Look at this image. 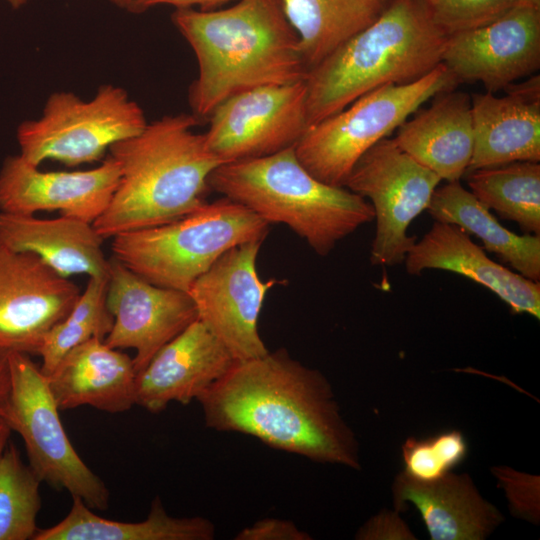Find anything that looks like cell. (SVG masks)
I'll use <instances>...</instances> for the list:
<instances>
[{"label":"cell","instance_id":"1","mask_svg":"<svg viewBox=\"0 0 540 540\" xmlns=\"http://www.w3.org/2000/svg\"><path fill=\"white\" fill-rule=\"evenodd\" d=\"M197 401L210 429L249 435L315 462L361 469L358 439L331 383L284 348L236 360Z\"/></svg>","mask_w":540,"mask_h":540},{"label":"cell","instance_id":"2","mask_svg":"<svg viewBox=\"0 0 540 540\" xmlns=\"http://www.w3.org/2000/svg\"><path fill=\"white\" fill-rule=\"evenodd\" d=\"M171 19L197 59L198 76L188 98L200 120L235 94L297 82L308 74L282 0H238L219 10L175 9Z\"/></svg>","mask_w":540,"mask_h":540},{"label":"cell","instance_id":"3","mask_svg":"<svg viewBox=\"0 0 540 540\" xmlns=\"http://www.w3.org/2000/svg\"><path fill=\"white\" fill-rule=\"evenodd\" d=\"M200 121L192 113L166 115L109 148L119 182L92 223L104 239L169 223L207 202L209 176L224 162L194 132Z\"/></svg>","mask_w":540,"mask_h":540},{"label":"cell","instance_id":"4","mask_svg":"<svg viewBox=\"0 0 540 540\" xmlns=\"http://www.w3.org/2000/svg\"><path fill=\"white\" fill-rule=\"evenodd\" d=\"M448 38L425 0H388L370 25L308 71V127L380 86L422 78L442 63Z\"/></svg>","mask_w":540,"mask_h":540},{"label":"cell","instance_id":"5","mask_svg":"<svg viewBox=\"0 0 540 540\" xmlns=\"http://www.w3.org/2000/svg\"><path fill=\"white\" fill-rule=\"evenodd\" d=\"M208 185L269 225L288 226L320 256L374 221L373 207L365 198L319 181L300 163L294 147L223 163L210 174Z\"/></svg>","mask_w":540,"mask_h":540},{"label":"cell","instance_id":"6","mask_svg":"<svg viewBox=\"0 0 540 540\" xmlns=\"http://www.w3.org/2000/svg\"><path fill=\"white\" fill-rule=\"evenodd\" d=\"M269 224L223 197L169 223L112 237L113 257L157 286L187 292L230 248L264 241Z\"/></svg>","mask_w":540,"mask_h":540},{"label":"cell","instance_id":"7","mask_svg":"<svg viewBox=\"0 0 540 540\" xmlns=\"http://www.w3.org/2000/svg\"><path fill=\"white\" fill-rule=\"evenodd\" d=\"M459 81L440 63L408 84H387L341 111L310 125L294 146L300 163L319 181L344 184L360 157L397 129L430 98L454 90Z\"/></svg>","mask_w":540,"mask_h":540},{"label":"cell","instance_id":"8","mask_svg":"<svg viewBox=\"0 0 540 540\" xmlns=\"http://www.w3.org/2000/svg\"><path fill=\"white\" fill-rule=\"evenodd\" d=\"M147 123L142 108L121 87L101 85L90 100L58 91L48 97L39 118L18 126L19 154L38 167L46 160L68 167L93 163Z\"/></svg>","mask_w":540,"mask_h":540},{"label":"cell","instance_id":"9","mask_svg":"<svg viewBox=\"0 0 540 540\" xmlns=\"http://www.w3.org/2000/svg\"><path fill=\"white\" fill-rule=\"evenodd\" d=\"M8 359L11 385L0 415L21 436L30 467L42 482L67 491L93 510H106L109 490L71 444L47 376L29 354L11 351Z\"/></svg>","mask_w":540,"mask_h":540},{"label":"cell","instance_id":"10","mask_svg":"<svg viewBox=\"0 0 540 540\" xmlns=\"http://www.w3.org/2000/svg\"><path fill=\"white\" fill-rule=\"evenodd\" d=\"M442 179L401 150L394 139L383 138L356 162L344 187L368 198L376 232L371 245L372 265L403 263L415 236L413 220L428 209Z\"/></svg>","mask_w":540,"mask_h":540},{"label":"cell","instance_id":"11","mask_svg":"<svg viewBox=\"0 0 540 540\" xmlns=\"http://www.w3.org/2000/svg\"><path fill=\"white\" fill-rule=\"evenodd\" d=\"M208 120L206 144L224 163L294 147L308 128L305 79L235 94L219 104Z\"/></svg>","mask_w":540,"mask_h":540},{"label":"cell","instance_id":"12","mask_svg":"<svg viewBox=\"0 0 540 540\" xmlns=\"http://www.w3.org/2000/svg\"><path fill=\"white\" fill-rule=\"evenodd\" d=\"M262 243L250 241L230 248L187 291L198 319L235 360L256 358L269 351L260 337L258 319L267 292L280 281L264 282L257 273Z\"/></svg>","mask_w":540,"mask_h":540},{"label":"cell","instance_id":"13","mask_svg":"<svg viewBox=\"0 0 540 540\" xmlns=\"http://www.w3.org/2000/svg\"><path fill=\"white\" fill-rule=\"evenodd\" d=\"M79 295L76 284L38 256L0 241V348L37 354L45 335Z\"/></svg>","mask_w":540,"mask_h":540},{"label":"cell","instance_id":"14","mask_svg":"<svg viewBox=\"0 0 540 540\" xmlns=\"http://www.w3.org/2000/svg\"><path fill=\"white\" fill-rule=\"evenodd\" d=\"M109 260L106 306L113 325L104 342L115 349H134L137 374L198 319L197 310L187 292L152 284L113 256Z\"/></svg>","mask_w":540,"mask_h":540},{"label":"cell","instance_id":"15","mask_svg":"<svg viewBox=\"0 0 540 540\" xmlns=\"http://www.w3.org/2000/svg\"><path fill=\"white\" fill-rule=\"evenodd\" d=\"M442 63L461 82L505 89L540 68V8L519 4L485 26L449 35Z\"/></svg>","mask_w":540,"mask_h":540},{"label":"cell","instance_id":"16","mask_svg":"<svg viewBox=\"0 0 540 540\" xmlns=\"http://www.w3.org/2000/svg\"><path fill=\"white\" fill-rule=\"evenodd\" d=\"M119 167L108 155L101 165L80 171H41L20 154L0 169V211L34 215L58 211L93 223L107 208L119 182Z\"/></svg>","mask_w":540,"mask_h":540},{"label":"cell","instance_id":"17","mask_svg":"<svg viewBox=\"0 0 540 540\" xmlns=\"http://www.w3.org/2000/svg\"><path fill=\"white\" fill-rule=\"evenodd\" d=\"M235 361L197 319L136 374V405L151 413L165 410L171 402L187 405L221 379Z\"/></svg>","mask_w":540,"mask_h":540},{"label":"cell","instance_id":"18","mask_svg":"<svg viewBox=\"0 0 540 540\" xmlns=\"http://www.w3.org/2000/svg\"><path fill=\"white\" fill-rule=\"evenodd\" d=\"M471 96L474 146L468 172L513 162L540 161V77Z\"/></svg>","mask_w":540,"mask_h":540},{"label":"cell","instance_id":"19","mask_svg":"<svg viewBox=\"0 0 540 540\" xmlns=\"http://www.w3.org/2000/svg\"><path fill=\"white\" fill-rule=\"evenodd\" d=\"M404 262L411 275L428 269L463 275L492 291L513 314L540 318V283L490 259L483 247L456 225L435 221L413 244Z\"/></svg>","mask_w":540,"mask_h":540},{"label":"cell","instance_id":"20","mask_svg":"<svg viewBox=\"0 0 540 540\" xmlns=\"http://www.w3.org/2000/svg\"><path fill=\"white\" fill-rule=\"evenodd\" d=\"M394 509L418 510L432 540H483L504 516L478 490L469 474L453 471L433 482H419L403 471L392 484Z\"/></svg>","mask_w":540,"mask_h":540},{"label":"cell","instance_id":"21","mask_svg":"<svg viewBox=\"0 0 540 540\" xmlns=\"http://www.w3.org/2000/svg\"><path fill=\"white\" fill-rule=\"evenodd\" d=\"M47 380L60 411L88 405L121 413L136 405L133 358L97 337L68 351Z\"/></svg>","mask_w":540,"mask_h":540},{"label":"cell","instance_id":"22","mask_svg":"<svg viewBox=\"0 0 540 540\" xmlns=\"http://www.w3.org/2000/svg\"><path fill=\"white\" fill-rule=\"evenodd\" d=\"M0 241L12 250L38 256L64 277L85 274L108 279L110 260L102 249L104 238L92 223L62 215L44 219L0 211Z\"/></svg>","mask_w":540,"mask_h":540},{"label":"cell","instance_id":"23","mask_svg":"<svg viewBox=\"0 0 540 540\" xmlns=\"http://www.w3.org/2000/svg\"><path fill=\"white\" fill-rule=\"evenodd\" d=\"M394 141L442 180L460 181L474 146L471 97L454 90L436 95L428 108L397 128Z\"/></svg>","mask_w":540,"mask_h":540},{"label":"cell","instance_id":"24","mask_svg":"<svg viewBox=\"0 0 540 540\" xmlns=\"http://www.w3.org/2000/svg\"><path fill=\"white\" fill-rule=\"evenodd\" d=\"M430 216L478 237L483 249L496 254L522 276L540 281V235L516 234L504 226L460 181L438 186L427 209Z\"/></svg>","mask_w":540,"mask_h":540},{"label":"cell","instance_id":"25","mask_svg":"<svg viewBox=\"0 0 540 540\" xmlns=\"http://www.w3.org/2000/svg\"><path fill=\"white\" fill-rule=\"evenodd\" d=\"M214 524L200 516L173 517L156 496L146 519L111 520L97 515L81 499L73 498L68 514L57 524L39 529L33 540H212Z\"/></svg>","mask_w":540,"mask_h":540},{"label":"cell","instance_id":"26","mask_svg":"<svg viewBox=\"0 0 540 540\" xmlns=\"http://www.w3.org/2000/svg\"><path fill=\"white\" fill-rule=\"evenodd\" d=\"M388 1V0H387ZM384 0H282L284 13L296 31L308 70L382 12Z\"/></svg>","mask_w":540,"mask_h":540},{"label":"cell","instance_id":"27","mask_svg":"<svg viewBox=\"0 0 540 540\" xmlns=\"http://www.w3.org/2000/svg\"><path fill=\"white\" fill-rule=\"evenodd\" d=\"M470 192L502 219L526 234L540 235V164L513 162L470 171Z\"/></svg>","mask_w":540,"mask_h":540},{"label":"cell","instance_id":"28","mask_svg":"<svg viewBox=\"0 0 540 540\" xmlns=\"http://www.w3.org/2000/svg\"><path fill=\"white\" fill-rule=\"evenodd\" d=\"M107 283L108 279L89 278L67 316L45 335L37 355L46 376L72 348L92 337L104 340L110 332L113 316L106 306Z\"/></svg>","mask_w":540,"mask_h":540},{"label":"cell","instance_id":"29","mask_svg":"<svg viewBox=\"0 0 540 540\" xmlns=\"http://www.w3.org/2000/svg\"><path fill=\"white\" fill-rule=\"evenodd\" d=\"M41 479L14 443L0 455V540H33L39 528Z\"/></svg>","mask_w":540,"mask_h":540},{"label":"cell","instance_id":"30","mask_svg":"<svg viewBox=\"0 0 540 540\" xmlns=\"http://www.w3.org/2000/svg\"><path fill=\"white\" fill-rule=\"evenodd\" d=\"M467 453V440L459 430L427 438L409 437L402 445L403 472L416 481L433 482L453 471Z\"/></svg>","mask_w":540,"mask_h":540},{"label":"cell","instance_id":"31","mask_svg":"<svg viewBox=\"0 0 540 540\" xmlns=\"http://www.w3.org/2000/svg\"><path fill=\"white\" fill-rule=\"evenodd\" d=\"M522 0H428L434 22L448 35L490 24Z\"/></svg>","mask_w":540,"mask_h":540},{"label":"cell","instance_id":"32","mask_svg":"<svg viewBox=\"0 0 540 540\" xmlns=\"http://www.w3.org/2000/svg\"><path fill=\"white\" fill-rule=\"evenodd\" d=\"M492 472L506 492L511 512L538 523L539 477L519 473L505 466L494 467Z\"/></svg>","mask_w":540,"mask_h":540},{"label":"cell","instance_id":"33","mask_svg":"<svg viewBox=\"0 0 540 540\" xmlns=\"http://www.w3.org/2000/svg\"><path fill=\"white\" fill-rule=\"evenodd\" d=\"M358 540H415L397 510H384L367 520L355 534Z\"/></svg>","mask_w":540,"mask_h":540},{"label":"cell","instance_id":"34","mask_svg":"<svg viewBox=\"0 0 540 540\" xmlns=\"http://www.w3.org/2000/svg\"><path fill=\"white\" fill-rule=\"evenodd\" d=\"M236 540H311L312 537L300 530L291 520L263 518L243 528L234 537Z\"/></svg>","mask_w":540,"mask_h":540},{"label":"cell","instance_id":"35","mask_svg":"<svg viewBox=\"0 0 540 540\" xmlns=\"http://www.w3.org/2000/svg\"><path fill=\"white\" fill-rule=\"evenodd\" d=\"M232 1L238 0H134L132 13H141L158 5H170L176 9L199 7V10H214Z\"/></svg>","mask_w":540,"mask_h":540},{"label":"cell","instance_id":"36","mask_svg":"<svg viewBox=\"0 0 540 540\" xmlns=\"http://www.w3.org/2000/svg\"><path fill=\"white\" fill-rule=\"evenodd\" d=\"M8 354L0 348V413L6 405L11 385Z\"/></svg>","mask_w":540,"mask_h":540},{"label":"cell","instance_id":"37","mask_svg":"<svg viewBox=\"0 0 540 540\" xmlns=\"http://www.w3.org/2000/svg\"><path fill=\"white\" fill-rule=\"evenodd\" d=\"M11 429L0 415V455L9 443Z\"/></svg>","mask_w":540,"mask_h":540},{"label":"cell","instance_id":"38","mask_svg":"<svg viewBox=\"0 0 540 540\" xmlns=\"http://www.w3.org/2000/svg\"><path fill=\"white\" fill-rule=\"evenodd\" d=\"M117 7L133 12L134 0H108Z\"/></svg>","mask_w":540,"mask_h":540},{"label":"cell","instance_id":"39","mask_svg":"<svg viewBox=\"0 0 540 540\" xmlns=\"http://www.w3.org/2000/svg\"><path fill=\"white\" fill-rule=\"evenodd\" d=\"M12 8L19 9L25 4L28 3L29 0H5Z\"/></svg>","mask_w":540,"mask_h":540},{"label":"cell","instance_id":"40","mask_svg":"<svg viewBox=\"0 0 540 540\" xmlns=\"http://www.w3.org/2000/svg\"><path fill=\"white\" fill-rule=\"evenodd\" d=\"M521 4L540 8V0H522Z\"/></svg>","mask_w":540,"mask_h":540},{"label":"cell","instance_id":"41","mask_svg":"<svg viewBox=\"0 0 540 540\" xmlns=\"http://www.w3.org/2000/svg\"><path fill=\"white\" fill-rule=\"evenodd\" d=\"M384 1H387V0H384Z\"/></svg>","mask_w":540,"mask_h":540},{"label":"cell","instance_id":"42","mask_svg":"<svg viewBox=\"0 0 540 540\" xmlns=\"http://www.w3.org/2000/svg\"><path fill=\"white\" fill-rule=\"evenodd\" d=\"M425 1H428V0H425Z\"/></svg>","mask_w":540,"mask_h":540}]
</instances>
